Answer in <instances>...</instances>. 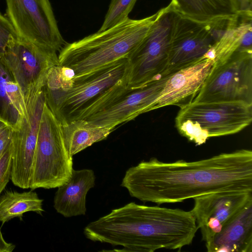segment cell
<instances>
[{
	"mask_svg": "<svg viewBox=\"0 0 252 252\" xmlns=\"http://www.w3.org/2000/svg\"><path fill=\"white\" fill-rule=\"evenodd\" d=\"M127 58H123L86 75L74 78L71 87L54 115L61 124L74 120L79 113L110 88L126 79Z\"/></svg>",
	"mask_w": 252,
	"mask_h": 252,
	"instance_id": "obj_11",
	"label": "cell"
},
{
	"mask_svg": "<svg viewBox=\"0 0 252 252\" xmlns=\"http://www.w3.org/2000/svg\"><path fill=\"white\" fill-rule=\"evenodd\" d=\"M157 12L145 36L127 57L129 88H141L160 79L166 67L178 13L171 3Z\"/></svg>",
	"mask_w": 252,
	"mask_h": 252,
	"instance_id": "obj_5",
	"label": "cell"
},
{
	"mask_svg": "<svg viewBox=\"0 0 252 252\" xmlns=\"http://www.w3.org/2000/svg\"><path fill=\"white\" fill-rule=\"evenodd\" d=\"M95 176L92 169L72 170L67 182L58 187L54 198V208L65 218L85 215L86 198L95 185Z\"/></svg>",
	"mask_w": 252,
	"mask_h": 252,
	"instance_id": "obj_17",
	"label": "cell"
},
{
	"mask_svg": "<svg viewBox=\"0 0 252 252\" xmlns=\"http://www.w3.org/2000/svg\"><path fill=\"white\" fill-rule=\"evenodd\" d=\"M237 14L252 13V0H231Z\"/></svg>",
	"mask_w": 252,
	"mask_h": 252,
	"instance_id": "obj_28",
	"label": "cell"
},
{
	"mask_svg": "<svg viewBox=\"0 0 252 252\" xmlns=\"http://www.w3.org/2000/svg\"><path fill=\"white\" fill-rule=\"evenodd\" d=\"M62 129L66 148L72 157L94 143L104 140L113 131L83 119L62 124Z\"/></svg>",
	"mask_w": 252,
	"mask_h": 252,
	"instance_id": "obj_19",
	"label": "cell"
},
{
	"mask_svg": "<svg viewBox=\"0 0 252 252\" xmlns=\"http://www.w3.org/2000/svg\"><path fill=\"white\" fill-rule=\"evenodd\" d=\"M74 76L73 70L60 64L52 67L48 71L44 87L45 101L54 114L71 87Z\"/></svg>",
	"mask_w": 252,
	"mask_h": 252,
	"instance_id": "obj_22",
	"label": "cell"
},
{
	"mask_svg": "<svg viewBox=\"0 0 252 252\" xmlns=\"http://www.w3.org/2000/svg\"><path fill=\"white\" fill-rule=\"evenodd\" d=\"M73 158L66 148L62 124L46 103L40 119L30 189H54L70 177Z\"/></svg>",
	"mask_w": 252,
	"mask_h": 252,
	"instance_id": "obj_6",
	"label": "cell"
},
{
	"mask_svg": "<svg viewBox=\"0 0 252 252\" xmlns=\"http://www.w3.org/2000/svg\"><path fill=\"white\" fill-rule=\"evenodd\" d=\"M10 77L9 73L0 61V118L15 130L19 127L22 119L14 109L6 90L5 83Z\"/></svg>",
	"mask_w": 252,
	"mask_h": 252,
	"instance_id": "obj_23",
	"label": "cell"
},
{
	"mask_svg": "<svg viewBox=\"0 0 252 252\" xmlns=\"http://www.w3.org/2000/svg\"><path fill=\"white\" fill-rule=\"evenodd\" d=\"M168 76L137 89H131L125 85L100 111L83 120L113 130L117 126L149 112L150 105L158 96Z\"/></svg>",
	"mask_w": 252,
	"mask_h": 252,
	"instance_id": "obj_13",
	"label": "cell"
},
{
	"mask_svg": "<svg viewBox=\"0 0 252 252\" xmlns=\"http://www.w3.org/2000/svg\"><path fill=\"white\" fill-rule=\"evenodd\" d=\"M193 101L252 104V51L236 52L213 66Z\"/></svg>",
	"mask_w": 252,
	"mask_h": 252,
	"instance_id": "obj_9",
	"label": "cell"
},
{
	"mask_svg": "<svg viewBox=\"0 0 252 252\" xmlns=\"http://www.w3.org/2000/svg\"><path fill=\"white\" fill-rule=\"evenodd\" d=\"M0 61L24 94L32 86L45 82L50 68L59 64L57 52L19 37L9 41Z\"/></svg>",
	"mask_w": 252,
	"mask_h": 252,
	"instance_id": "obj_12",
	"label": "cell"
},
{
	"mask_svg": "<svg viewBox=\"0 0 252 252\" xmlns=\"http://www.w3.org/2000/svg\"><path fill=\"white\" fill-rule=\"evenodd\" d=\"M12 132L10 126L4 122L0 127V158L11 141Z\"/></svg>",
	"mask_w": 252,
	"mask_h": 252,
	"instance_id": "obj_27",
	"label": "cell"
},
{
	"mask_svg": "<svg viewBox=\"0 0 252 252\" xmlns=\"http://www.w3.org/2000/svg\"><path fill=\"white\" fill-rule=\"evenodd\" d=\"M174 9L189 18L207 21L235 16L231 0H171Z\"/></svg>",
	"mask_w": 252,
	"mask_h": 252,
	"instance_id": "obj_20",
	"label": "cell"
},
{
	"mask_svg": "<svg viewBox=\"0 0 252 252\" xmlns=\"http://www.w3.org/2000/svg\"><path fill=\"white\" fill-rule=\"evenodd\" d=\"M236 15L199 21L178 13L162 77L204 56L229 29Z\"/></svg>",
	"mask_w": 252,
	"mask_h": 252,
	"instance_id": "obj_7",
	"label": "cell"
},
{
	"mask_svg": "<svg viewBox=\"0 0 252 252\" xmlns=\"http://www.w3.org/2000/svg\"><path fill=\"white\" fill-rule=\"evenodd\" d=\"M198 230L190 211L135 202L112 210L84 229L88 239L123 247L119 252L180 251Z\"/></svg>",
	"mask_w": 252,
	"mask_h": 252,
	"instance_id": "obj_2",
	"label": "cell"
},
{
	"mask_svg": "<svg viewBox=\"0 0 252 252\" xmlns=\"http://www.w3.org/2000/svg\"><path fill=\"white\" fill-rule=\"evenodd\" d=\"M252 121V104L241 101H193L180 108L175 126L197 145L214 137L238 133Z\"/></svg>",
	"mask_w": 252,
	"mask_h": 252,
	"instance_id": "obj_4",
	"label": "cell"
},
{
	"mask_svg": "<svg viewBox=\"0 0 252 252\" xmlns=\"http://www.w3.org/2000/svg\"><path fill=\"white\" fill-rule=\"evenodd\" d=\"M214 65L205 56L168 75L149 111L167 106L180 108L192 102Z\"/></svg>",
	"mask_w": 252,
	"mask_h": 252,
	"instance_id": "obj_15",
	"label": "cell"
},
{
	"mask_svg": "<svg viewBox=\"0 0 252 252\" xmlns=\"http://www.w3.org/2000/svg\"><path fill=\"white\" fill-rule=\"evenodd\" d=\"M15 248V245L4 240L0 228V252H12Z\"/></svg>",
	"mask_w": 252,
	"mask_h": 252,
	"instance_id": "obj_29",
	"label": "cell"
},
{
	"mask_svg": "<svg viewBox=\"0 0 252 252\" xmlns=\"http://www.w3.org/2000/svg\"><path fill=\"white\" fill-rule=\"evenodd\" d=\"M26 111L18 128L12 130L11 180L23 189H30L32 164L45 97L44 88L31 87L24 94Z\"/></svg>",
	"mask_w": 252,
	"mask_h": 252,
	"instance_id": "obj_10",
	"label": "cell"
},
{
	"mask_svg": "<svg viewBox=\"0 0 252 252\" xmlns=\"http://www.w3.org/2000/svg\"><path fill=\"white\" fill-rule=\"evenodd\" d=\"M4 122H5L0 118V127Z\"/></svg>",
	"mask_w": 252,
	"mask_h": 252,
	"instance_id": "obj_30",
	"label": "cell"
},
{
	"mask_svg": "<svg viewBox=\"0 0 252 252\" xmlns=\"http://www.w3.org/2000/svg\"><path fill=\"white\" fill-rule=\"evenodd\" d=\"M121 186L131 197L158 205L218 192H252V151L238 150L192 161L152 158L128 168Z\"/></svg>",
	"mask_w": 252,
	"mask_h": 252,
	"instance_id": "obj_1",
	"label": "cell"
},
{
	"mask_svg": "<svg viewBox=\"0 0 252 252\" xmlns=\"http://www.w3.org/2000/svg\"><path fill=\"white\" fill-rule=\"evenodd\" d=\"M12 148L11 141L0 158V194L11 180Z\"/></svg>",
	"mask_w": 252,
	"mask_h": 252,
	"instance_id": "obj_25",
	"label": "cell"
},
{
	"mask_svg": "<svg viewBox=\"0 0 252 252\" xmlns=\"http://www.w3.org/2000/svg\"><path fill=\"white\" fill-rule=\"evenodd\" d=\"M17 37L18 36L10 21L0 12V56L9 41Z\"/></svg>",
	"mask_w": 252,
	"mask_h": 252,
	"instance_id": "obj_26",
	"label": "cell"
},
{
	"mask_svg": "<svg viewBox=\"0 0 252 252\" xmlns=\"http://www.w3.org/2000/svg\"><path fill=\"white\" fill-rule=\"evenodd\" d=\"M6 16L18 37L44 49L60 51L67 43L49 0H5Z\"/></svg>",
	"mask_w": 252,
	"mask_h": 252,
	"instance_id": "obj_8",
	"label": "cell"
},
{
	"mask_svg": "<svg viewBox=\"0 0 252 252\" xmlns=\"http://www.w3.org/2000/svg\"><path fill=\"white\" fill-rule=\"evenodd\" d=\"M137 0H111L104 21L98 31L112 28L128 18Z\"/></svg>",
	"mask_w": 252,
	"mask_h": 252,
	"instance_id": "obj_24",
	"label": "cell"
},
{
	"mask_svg": "<svg viewBox=\"0 0 252 252\" xmlns=\"http://www.w3.org/2000/svg\"><path fill=\"white\" fill-rule=\"evenodd\" d=\"M209 252H252V201L205 245Z\"/></svg>",
	"mask_w": 252,
	"mask_h": 252,
	"instance_id": "obj_16",
	"label": "cell"
},
{
	"mask_svg": "<svg viewBox=\"0 0 252 252\" xmlns=\"http://www.w3.org/2000/svg\"><path fill=\"white\" fill-rule=\"evenodd\" d=\"M157 15L156 12L137 20L128 18L112 28L66 43L59 51V64L73 70L76 78L127 58L145 36Z\"/></svg>",
	"mask_w": 252,
	"mask_h": 252,
	"instance_id": "obj_3",
	"label": "cell"
},
{
	"mask_svg": "<svg viewBox=\"0 0 252 252\" xmlns=\"http://www.w3.org/2000/svg\"><path fill=\"white\" fill-rule=\"evenodd\" d=\"M252 51V14H237L230 27L205 55L213 66L226 61L238 52Z\"/></svg>",
	"mask_w": 252,
	"mask_h": 252,
	"instance_id": "obj_18",
	"label": "cell"
},
{
	"mask_svg": "<svg viewBox=\"0 0 252 252\" xmlns=\"http://www.w3.org/2000/svg\"><path fill=\"white\" fill-rule=\"evenodd\" d=\"M190 211L205 245L250 201L252 192L227 191L205 194L194 198Z\"/></svg>",
	"mask_w": 252,
	"mask_h": 252,
	"instance_id": "obj_14",
	"label": "cell"
},
{
	"mask_svg": "<svg viewBox=\"0 0 252 252\" xmlns=\"http://www.w3.org/2000/svg\"><path fill=\"white\" fill-rule=\"evenodd\" d=\"M43 201L32 189L23 192L6 190L0 195V222L3 224L14 218L22 220L23 214L29 212L42 215Z\"/></svg>",
	"mask_w": 252,
	"mask_h": 252,
	"instance_id": "obj_21",
	"label": "cell"
}]
</instances>
